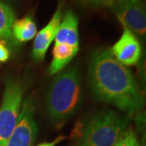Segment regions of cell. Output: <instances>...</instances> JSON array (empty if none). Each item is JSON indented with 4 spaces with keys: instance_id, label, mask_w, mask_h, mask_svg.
Masks as SVG:
<instances>
[{
    "instance_id": "obj_1",
    "label": "cell",
    "mask_w": 146,
    "mask_h": 146,
    "mask_svg": "<svg viewBox=\"0 0 146 146\" xmlns=\"http://www.w3.org/2000/svg\"><path fill=\"white\" fill-rule=\"evenodd\" d=\"M88 80L95 99L114 106L128 118L144 107V97L134 76L108 49L101 48L92 54Z\"/></svg>"
},
{
    "instance_id": "obj_2",
    "label": "cell",
    "mask_w": 146,
    "mask_h": 146,
    "mask_svg": "<svg viewBox=\"0 0 146 146\" xmlns=\"http://www.w3.org/2000/svg\"><path fill=\"white\" fill-rule=\"evenodd\" d=\"M82 101L81 75L77 67L57 73L47 90L46 108L50 119L60 123L76 113Z\"/></svg>"
},
{
    "instance_id": "obj_3",
    "label": "cell",
    "mask_w": 146,
    "mask_h": 146,
    "mask_svg": "<svg viewBox=\"0 0 146 146\" xmlns=\"http://www.w3.org/2000/svg\"><path fill=\"white\" fill-rule=\"evenodd\" d=\"M128 122L127 116L113 110L98 112L85 123L76 146H115Z\"/></svg>"
},
{
    "instance_id": "obj_4",
    "label": "cell",
    "mask_w": 146,
    "mask_h": 146,
    "mask_svg": "<svg viewBox=\"0 0 146 146\" xmlns=\"http://www.w3.org/2000/svg\"><path fill=\"white\" fill-rule=\"evenodd\" d=\"M25 86L20 80H6L0 106V146H7L15 130L21 113Z\"/></svg>"
},
{
    "instance_id": "obj_5",
    "label": "cell",
    "mask_w": 146,
    "mask_h": 146,
    "mask_svg": "<svg viewBox=\"0 0 146 146\" xmlns=\"http://www.w3.org/2000/svg\"><path fill=\"white\" fill-rule=\"evenodd\" d=\"M35 109L31 98L23 101L19 119L7 146H33L37 135Z\"/></svg>"
},
{
    "instance_id": "obj_6",
    "label": "cell",
    "mask_w": 146,
    "mask_h": 146,
    "mask_svg": "<svg viewBox=\"0 0 146 146\" xmlns=\"http://www.w3.org/2000/svg\"><path fill=\"white\" fill-rule=\"evenodd\" d=\"M116 16L124 28L141 40L145 39L146 14L142 0L120 3L116 8Z\"/></svg>"
},
{
    "instance_id": "obj_7",
    "label": "cell",
    "mask_w": 146,
    "mask_h": 146,
    "mask_svg": "<svg viewBox=\"0 0 146 146\" xmlns=\"http://www.w3.org/2000/svg\"><path fill=\"white\" fill-rule=\"evenodd\" d=\"M110 51L117 61L126 67L136 65L141 60L142 54L138 37L124 27L120 38L111 47Z\"/></svg>"
},
{
    "instance_id": "obj_8",
    "label": "cell",
    "mask_w": 146,
    "mask_h": 146,
    "mask_svg": "<svg viewBox=\"0 0 146 146\" xmlns=\"http://www.w3.org/2000/svg\"><path fill=\"white\" fill-rule=\"evenodd\" d=\"M63 19L62 6L58 7L51 20L42 30L38 32L34 37L33 47L32 50V56L36 62H42L45 58L46 54L52 43L54 41L58 29L60 26Z\"/></svg>"
},
{
    "instance_id": "obj_9",
    "label": "cell",
    "mask_w": 146,
    "mask_h": 146,
    "mask_svg": "<svg viewBox=\"0 0 146 146\" xmlns=\"http://www.w3.org/2000/svg\"><path fill=\"white\" fill-rule=\"evenodd\" d=\"M54 43L65 44L80 48L78 18L72 11L68 10L62 19L60 26L54 38Z\"/></svg>"
},
{
    "instance_id": "obj_10",
    "label": "cell",
    "mask_w": 146,
    "mask_h": 146,
    "mask_svg": "<svg viewBox=\"0 0 146 146\" xmlns=\"http://www.w3.org/2000/svg\"><path fill=\"white\" fill-rule=\"evenodd\" d=\"M37 33V27L31 15L15 20L11 27V35L16 44L31 41Z\"/></svg>"
},
{
    "instance_id": "obj_11",
    "label": "cell",
    "mask_w": 146,
    "mask_h": 146,
    "mask_svg": "<svg viewBox=\"0 0 146 146\" xmlns=\"http://www.w3.org/2000/svg\"><path fill=\"white\" fill-rule=\"evenodd\" d=\"M15 20L12 8L6 3L0 1V40L7 42L9 46L16 45L11 35V27Z\"/></svg>"
},
{
    "instance_id": "obj_12",
    "label": "cell",
    "mask_w": 146,
    "mask_h": 146,
    "mask_svg": "<svg viewBox=\"0 0 146 146\" xmlns=\"http://www.w3.org/2000/svg\"><path fill=\"white\" fill-rule=\"evenodd\" d=\"M115 146H139L135 131L127 127L120 136Z\"/></svg>"
},
{
    "instance_id": "obj_13",
    "label": "cell",
    "mask_w": 146,
    "mask_h": 146,
    "mask_svg": "<svg viewBox=\"0 0 146 146\" xmlns=\"http://www.w3.org/2000/svg\"><path fill=\"white\" fill-rule=\"evenodd\" d=\"M11 51L9 45L4 41L0 40V63H6L10 58Z\"/></svg>"
},
{
    "instance_id": "obj_14",
    "label": "cell",
    "mask_w": 146,
    "mask_h": 146,
    "mask_svg": "<svg viewBox=\"0 0 146 146\" xmlns=\"http://www.w3.org/2000/svg\"><path fill=\"white\" fill-rule=\"evenodd\" d=\"M65 137L63 136H60L57 137L55 140H54L53 141H50V142H44V143H41L39 144L38 145L36 146H55L57 145L58 143H59L60 141H62L64 139Z\"/></svg>"
},
{
    "instance_id": "obj_15",
    "label": "cell",
    "mask_w": 146,
    "mask_h": 146,
    "mask_svg": "<svg viewBox=\"0 0 146 146\" xmlns=\"http://www.w3.org/2000/svg\"><path fill=\"white\" fill-rule=\"evenodd\" d=\"M91 3H93L95 5H102L106 3H110V0H89Z\"/></svg>"
},
{
    "instance_id": "obj_16",
    "label": "cell",
    "mask_w": 146,
    "mask_h": 146,
    "mask_svg": "<svg viewBox=\"0 0 146 146\" xmlns=\"http://www.w3.org/2000/svg\"><path fill=\"white\" fill-rule=\"evenodd\" d=\"M134 1H138V0H119V3H124V2H134Z\"/></svg>"
},
{
    "instance_id": "obj_17",
    "label": "cell",
    "mask_w": 146,
    "mask_h": 146,
    "mask_svg": "<svg viewBox=\"0 0 146 146\" xmlns=\"http://www.w3.org/2000/svg\"><path fill=\"white\" fill-rule=\"evenodd\" d=\"M0 1H3V2H4V3H5L6 1H10V0H0Z\"/></svg>"
}]
</instances>
